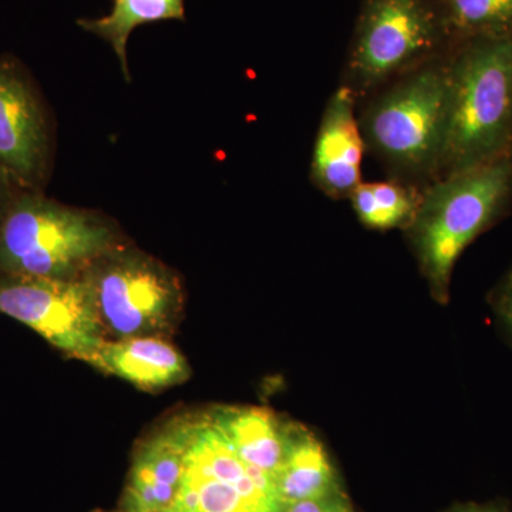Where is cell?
Wrapping results in <instances>:
<instances>
[{
  "label": "cell",
  "mask_w": 512,
  "mask_h": 512,
  "mask_svg": "<svg viewBox=\"0 0 512 512\" xmlns=\"http://www.w3.org/2000/svg\"><path fill=\"white\" fill-rule=\"evenodd\" d=\"M508 154H512V37L468 40L451 47L446 137L437 178Z\"/></svg>",
  "instance_id": "obj_1"
},
{
  "label": "cell",
  "mask_w": 512,
  "mask_h": 512,
  "mask_svg": "<svg viewBox=\"0 0 512 512\" xmlns=\"http://www.w3.org/2000/svg\"><path fill=\"white\" fill-rule=\"evenodd\" d=\"M512 204V154L423 188L407 237L431 293L448 301L461 254L507 214Z\"/></svg>",
  "instance_id": "obj_2"
},
{
  "label": "cell",
  "mask_w": 512,
  "mask_h": 512,
  "mask_svg": "<svg viewBox=\"0 0 512 512\" xmlns=\"http://www.w3.org/2000/svg\"><path fill=\"white\" fill-rule=\"evenodd\" d=\"M124 244L109 218L22 191L0 221V275L79 278Z\"/></svg>",
  "instance_id": "obj_3"
},
{
  "label": "cell",
  "mask_w": 512,
  "mask_h": 512,
  "mask_svg": "<svg viewBox=\"0 0 512 512\" xmlns=\"http://www.w3.org/2000/svg\"><path fill=\"white\" fill-rule=\"evenodd\" d=\"M448 52L375 93L359 119L366 147L404 181L439 175L446 137Z\"/></svg>",
  "instance_id": "obj_4"
},
{
  "label": "cell",
  "mask_w": 512,
  "mask_h": 512,
  "mask_svg": "<svg viewBox=\"0 0 512 512\" xmlns=\"http://www.w3.org/2000/svg\"><path fill=\"white\" fill-rule=\"evenodd\" d=\"M448 50L433 0H362L342 84L362 99Z\"/></svg>",
  "instance_id": "obj_5"
},
{
  "label": "cell",
  "mask_w": 512,
  "mask_h": 512,
  "mask_svg": "<svg viewBox=\"0 0 512 512\" xmlns=\"http://www.w3.org/2000/svg\"><path fill=\"white\" fill-rule=\"evenodd\" d=\"M104 332L116 339L160 336L183 309L180 276L127 244L107 252L86 272Z\"/></svg>",
  "instance_id": "obj_6"
},
{
  "label": "cell",
  "mask_w": 512,
  "mask_h": 512,
  "mask_svg": "<svg viewBox=\"0 0 512 512\" xmlns=\"http://www.w3.org/2000/svg\"><path fill=\"white\" fill-rule=\"evenodd\" d=\"M275 480L239 458L207 416L192 420L183 483L170 512H281Z\"/></svg>",
  "instance_id": "obj_7"
},
{
  "label": "cell",
  "mask_w": 512,
  "mask_h": 512,
  "mask_svg": "<svg viewBox=\"0 0 512 512\" xmlns=\"http://www.w3.org/2000/svg\"><path fill=\"white\" fill-rule=\"evenodd\" d=\"M0 315L18 320L76 359L106 342L86 275L70 279L0 275Z\"/></svg>",
  "instance_id": "obj_8"
},
{
  "label": "cell",
  "mask_w": 512,
  "mask_h": 512,
  "mask_svg": "<svg viewBox=\"0 0 512 512\" xmlns=\"http://www.w3.org/2000/svg\"><path fill=\"white\" fill-rule=\"evenodd\" d=\"M45 104L18 60L0 56V167L23 191H43L52 171Z\"/></svg>",
  "instance_id": "obj_9"
},
{
  "label": "cell",
  "mask_w": 512,
  "mask_h": 512,
  "mask_svg": "<svg viewBox=\"0 0 512 512\" xmlns=\"http://www.w3.org/2000/svg\"><path fill=\"white\" fill-rule=\"evenodd\" d=\"M357 97L340 84L326 103L311 164V180L333 200L349 198L362 183L366 141L356 119Z\"/></svg>",
  "instance_id": "obj_10"
},
{
  "label": "cell",
  "mask_w": 512,
  "mask_h": 512,
  "mask_svg": "<svg viewBox=\"0 0 512 512\" xmlns=\"http://www.w3.org/2000/svg\"><path fill=\"white\" fill-rule=\"evenodd\" d=\"M192 420L165 426L141 446L123 495V511L170 512L183 483Z\"/></svg>",
  "instance_id": "obj_11"
},
{
  "label": "cell",
  "mask_w": 512,
  "mask_h": 512,
  "mask_svg": "<svg viewBox=\"0 0 512 512\" xmlns=\"http://www.w3.org/2000/svg\"><path fill=\"white\" fill-rule=\"evenodd\" d=\"M82 360L146 390L175 386L190 376L187 360L160 336L106 340Z\"/></svg>",
  "instance_id": "obj_12"
},
{
  "label": "cell",
  "mask_w": 512,
  "mask_h": 512,
  "mask_svg": "<svg viewBox=\"0 0 512 512\" xmlns=\"http://www.w3.org/2000/svg\"><path fill=\"white\" fill-rule=\"evenodd\" d=\"M207 417L244 463L275 480L288 456L293 423L261 407H221Z\"/></svg>",
  "instance_id": "obj_13"
},
{
  "label": "cell",
  "mask_w": 512,
  "mask_h": 512,
  "mask_svg": "<svg viewBox=\"0 0 512 512\" xmlns=\"http://www.w3.org/2000/svg\"><path fill=\"white\" fill-rule=\"evenodd\" d=\"M275 484L282 504L345 491L325 446L298 424L292 426L291 446Z\"/></svg>",
  "instance_id": "obj_14"
},
{
  "label": "cell",
  "mask_w": 512,
  "mask_h": 512,
  "mask_svg": "<svg viewBox=\"0 0 512 512\" xmlns=\"http://www.w3.org/2000/svg\"><path fill=\"white\" fill-rule=\"evenodd\" d=\"M163 20H185L184 0H113L109 15L97 19H79L86 32L106 40L119 57L124 79L130 82L127 43L133 30Z\"/></svg>",
  "instance_id": "obj_15"
},
{
  "label": "cell",
  "mask_w": 512,
  "mask_h": 512,
  "mask_svg": "<svg viewBox=\"0 0 512 512\" xmlns=\"http://www.w3.org/2000/svg\"><path fill=\"white\" fill-rule=\"evenodd\" d=\"M424 188V187H423ZM423 188L410 181L386 180L357 185L349 200L357 220L375 231L409 228L419 210Z\"/></svg>",
  "instance_id": "obj_16"
},
{
  "label": "cell",
  "mask_w": 512,
  "mask_h": 512,
  "mask_svg": "<svg viewBox=\"0 0 512 512\" xmlns=\"http://www.w3.org/2000/svg\"><path fill=\"white\" fill-rule=\"evenodd\" d=\"M448 46L512 37V0H433Z\"/></svg>",
  "instance_id": "obj_17"
},
{
  "label": "cell",
  "mask_w": 512,
  "mask_h": 512,
  "mask_svg": "<svg viewBox=\"0 0 512 512\" xmlns=\"http://www.w3.org/2000/svg\"><path fill=\"white\" fill-rule=\"evenodd\" d=\"M495 320L512 345V266L490 293Z\"/></svg>",
  "instance_id": "obj_18"
},
{
  "label": "cell",
  "mask_w": 512,
  "mask_h": 512,
  "mask_svg": "<svg viewBox=\"0 0 512 512\" xmlns=\"http://www.w3.org/2000/svg\"><path fill=\"white\" fill-rule=\"evenodd\" d=\"M281 512H356L345 491L282 505Z\"/></svg>",
  "instance_id": "obj_19"
},
{
  "label": "cell",
  "mask_w": 512,
  "mask_h": 512,
  "mask_svg": "<svg viewBox=\"0 0 512 512\" xmlns=\"http://www.w3.org/2000/svg\"><path fill=\"white\" fill-rule=\"evenodd\" d=\"M22 191V188H20L19 185L10 178V175L0 167V221L3 220L10 205L13 204V201L16 200V197H18Z\"/></svg>",
  "instance_id": "obj_20"
},
{
  "label": "cell",
  "mask_w": 512,
  "mask_h": 512,
  "mask_svg": "<svg viewBox=\"0 0 512 512\" xmlns=\"http://www.w3.org/2000/svg\"><path fill=\"white\" fill-rule=\"evenodd\" d=\"M446 512H512V510L504 501H488V503L457 504Z\"/></svg>",
  "instance_id": "obj_21"
},
{
  "label": "cell",
  "mask_w": 512,
  "mask_h": 512,
  "mask_svg": "<svg viewBox=\"0 0 512 512\" xmlns=\"http://www.w3.org/2000/svg\"><path fill=\"white\" fill-rule=\"evenodd\" d=\"M120 512H127V511H123V510H121Z\"/></svg>",
  "instance_id": "obj_22"
}]
</instances>
